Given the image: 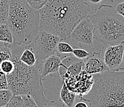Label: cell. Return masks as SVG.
I'll return each instance as SVG.
<instances>
[{"label": "cell", "instance_id": "obj_1", "mask_svg": "<svg viewBox=\"0 0 124 107\" xmlns=\"http://www.w3.org/2000/svg\"><path fill=\"white\" fill-rule=\"evenodd\" d=\"M91 8L84 0H48L40 9V30H45L64 41L75 26L87 17Z\"/></svg>", "mask_w": 124, "mask_h": 107}, {"label": "cell", "instance_id": "obj_2", "mask_svg": "<svg viewBox=\"0 0 124 107\" xmlns=\"http://www.w3.org/2000/svg\"><path fill=\"white\" fill-rule=\"evenodd\" d=\"M9 47L14 68L7 75L9 89L13 95H30L38 107H44L48 101L45 95L46 90L43 86L41 76L42 62L37 61L33 66H28L19 60L24 45L9 44Z\"/></svg>", "mask_w": 124, "mask_h": 107}, {"label": "cell", "instance_id": "obj_3", "mask_svg": "<svg viewBox=\"0 0 124 107\" xmlns=\"http://www.w3.org/2000/svg\"><path fill=\"white\" fill-rule=\"evenodd\" d=\"M93 78V86L81 100L88 107H124V71H106Z\"/></svg>", "mask_w": 124, "mask_h": 107}, {"label": "cell", "instance_id": "obj_4", "mask_svg": "<svg viewBox=\"0 0 124 107\" xmlns=\"http://www.w3.org/2000/svg\"><path fill=\"white\" fill-rule=\"evenodd\" d=\"M6 24L11 30L13 44L27 45L37 37L40 30V14L25 0H9Z\"/></svg>", "mask_w": 124, "mask_h": 107}, {"label": "cell", "instance_id": "obj_5", "mask_svg": "<svg viewBox=\"0 0 124 107\" xmlns=\"http://www.w3.org/2000/svg\"><path fill=\"white\" fill-rule=\"evenodd\" d=\"M88 17L94 26V38L103 45H117L124 41V18L116 12L114 6L101 4L95 14Z\"/></svg>", "mask_w": 124, "mask_h": 107}, {"label": "cell", "instance_id": "obj_6", "mask_svg": "<svg viewBox=\"0 0 124 107\" xmlns=\"http://www.w3.org/2000/svg\"><path fill=\"white\" fill-rule=\"evenodd\" d=\"M60 41L61 38L57 36L40 30L35 39L25 46L33 52L37 61L43 62L56 52L57 44Z\"/></svg>", "mask_w": 124, "mask_h": 107}, {"label": "cell", "instance_id": "obj_7", "mask_svg": "<svg viewBox=\"0 0 124 107\" xmlns=\"http://www.w3.org/2000/svg\"><path fill=\"white\" fill-rule=\"evenodd\" d=\"M94 26L88 17L83 19L73 29L69 37L64 41L75 48H90L93 46Z\"/></svg>", "mask_w": 124, "mask_h": 107}, {"label": "cell", "instance_id": "obj_8", "mask_svg": "<svg viewBox=\"0 0 124 107\" xmlns=\"http://www.w3.org/2000/svg\"><path fill=\"white\" fill-rule=\"evenodd\" d=\"M63 81L69 90L78 95L80 98L90 92L94 83L93 75L85 70H82L75 77L66 78Z\"/></svg>", "mask_w": 124, "mask_h": 107}, {"label": "cell", "instance_id": "obj_9", "mask_svg": "<svg viewBox=\"0 0 124 107\" xmlns=\"http://www.w3.org/2000/svg\"><path fill=\"white\" fill-rule=\"evenodd\" d=\"M124 47L122 43L108 46L103 52V60L109 70L118 71L124 55Z\"/></svg>", "mask_w": 124, "mask_h": 107}, {"label": "cell", "instance_id": "obj_10", "mask_svg": "<svg viewBox=\"0 0 124 107\" xmlns=\"http://www.w3.org/2000/svg\"><path fill=\"white\" fill-rule=\"evenodd\" d=\"M103 52L104 50H99L90 53V56L83 60V70L91 75L109 70L103 60Z\"/></svg>", "mask_w": 124, "mask_h": 107}, {"label": "cell", "instance_id": "obj_11", "mask_svg": "<svg viewBox=\"0 0 124 107\" xmlns=\"http://www.w3.org/2000/svg\"><path fill=\"white\" fill-rule=\"evenodd\" d=\"M66 56V55L61 54L56 51L54 54L43 60L41 62V76L42 79H44L49 75H59V68L61 66L65 68V66L62 63V59Z\"/></svg>", "mask_w": 124, "mask_h": 107}, {"label": "cell", "instance_id": "obj_12", "mask_svg": "<svg viewBox=\"0 0 124 107\" xmlns=\"http://www.w3.org/2000/svg\"><path fill=\"white\" fill-rule=\"evenodd\" d=\"M76 94L67 88L66 84L63 83L60 91V100L67 107H73Z\"/></svg>", "mask_w": 124, "mask_h": 107}, {"label": "cell", "instance_id": "obj_13", "mask_svg": "<svg viewBox=\"0 0 124 107\" xmlns=\"http://www.w3.org/2000/svg\"><path fill=\"white\" fill-rule=\"evenodd\" d=\"M84 68V61L83 60H81L79 62L72 64L67 68L64 75L61 77L62 79L66 78L75 77L81 73L83 68Z\"/></svg>", "mask_w": 124, "mask_h": 107}, {"label": "cell", "instance_id": "obj_14", "mask_svg": "<svg viewBox=\"0 0 124 107\" xmlns=\"http://www.w3.org/2000/svg\"><path fill=\"white\" fill-rule=\"evenodd\" d=\"M19 60L23 64L30 66H33L37 62V57L33 52L29 48H26L25 46L20 56Z\"/></svg>", "mask_w": 124, "mask_h": 107}, {"label": "cell", "instance_id": "obj_15", "mask_svg": "<svg viewBox=\"0 0 124 107\" xmlns=\"http://www.w3.org/2000/svg\"><path fill=\"white\" fill-rule=\"evenodd\" d=\"M0 41L13 44L12 33L6 23L0 24Z\"/></svg>", "mask_w": 124, "mask_h": 107}, {"label": "cell", "instance_id": "obj_16", "mask_svg": "<svg viewBox=\"0 0 124 107\" xmlns=\"http://www.w3.org/2000/svg\"><path fill=\"white\" fill-rule=\"evenodd\" d=\"M9 12V0H0V24L7 23Z\"/></svg>", "mask_w": 124, "mask_h": 107}, {"label": "cell", "instance_id": "obj_17", "mask_svg": "<svg viewBox=\"0 0 124 107\" xmlns=\"http://www.w3.org/2000/svg\"><path fill=\"white\" fill-rule=\"evenodd\" d=\"M73 50H74V48L69 43L66 41H60L57 44L56 52L61 54L66 55L72 53Z\"/></svg>", "mask_w": 124, "mask_h": 107}, {"label": "cell", "instance_id": "obj_18", "mask_svg": "<svg viewBox=\"0 0 124 107\" xmlns=\"http://www.w3.org/2000/svg\"><path fill=\"white\" fill-rule=\"evenodd\" d=\"M12 54L10 50L9 43H4L3 47L0 49V65L4 60H11Z\"/></svg>", "mask_w": 124, "mask_h": 107}, {"label": "cell", "instance_id": "obj_19", "mask_svg": "<svg viewBox=\"0 0 124 107\" xmlns=\"http://www.w3.org/2000/svg\"><path fill=\"white\" fill-rule=\"evenodd\" d=\"M12 96L13 94L9 89L0 90V107H5Z\"/></svg>", "mask_w": 124, "mask_h": 107}, {"label": "cell", "instance_id": "obj_20", "mask_svg": "<svg viewBox=\"0 0 124 107\" xmlns=\"http://www.w3.org/2000/svg\"><path fill=\"white\" fill-rule=\"evenodd\" d=\"M14 68V64L11 60H4L0 65V70L6 75L12 73Z\"/></svg>", "mask_w": 124, "mask_h": 107}, {"label": "cell", "instance_id": "obj_21", "mask_svg": "<svg viewBox=\"0 0 124 107\" xmlns=\"http://www.w3.org/2000/svg\"><path fill=\"white\" fill-rule=\"evenodd\" d=\"M4 107H23V99L21 95H13Z\"/></svg>", "mask_w": 124, "mask_h": 107}, {"label": "cell", "instance_id": "obj_22", "mask_svg": "<svg viewBox=\"0 0 124 107\" xmlns=\"http://www.w3.org/2000/svg\"><path fill=\"white\" fill-rule=\"evenodd\" d=\"M80 60H81V59L77 58L76 57H75L72 54V53H71V54H68L62 59V64L65 66V68L67 70V68H68L69 66H70L72 64H75V63L79 62Z\"/></svg>", "mask_w": 124, "mask_h": 107}, {"label": "cell", "instance_id": "obj_23", "mask_svg": "<svg viewBox=\"0 0 124 107\" xmlns=\"http://www.w3.org/2000/svg\"><path fill=\"white\" fill-rule=\"evenodd\" d=\"M25 1L32 8L38 11L42 8L48 1V0H25Z\"/></svg>", "mask_w": 124, "mask_h": 107}, {"label": "cell", "instance_id": "obj_24", "mask_svg": "<svg viewBox=\"0 0 124 107\" xmlns=\"http://www.w3.org/2000/svg\"><path fill=\"white\" fill-rule=\"evenodd\" d=\"M72 54L77 58L84 60L90 56V53L85 50L83 48H75L72 51Z\"/></svg>", "mask_w": 124, "mask_h": 107}, {"label": "cell", "instance_id": "obj_25", "mask_svg": "<svg viewBox=\"0 0 124 107\" xmlns=\"http://www.w3.org/2000/svg\"><path fill=\"white\" fill-rule=\"evenodd\" d=\"M22 97L23 99V107H38L35 100L30 95H22Z\"/></svg>", "mask_w": 124, "mask_h": 107}, {"label": "cell", "instance_id": "obj_26", "mask_svg": "<svg viewBox=\"0 0 124 107\" xmlns=\"http://www.w3.org/2000/svg\"><path fill=\"white\" fill-rule=\"evenodd\" d=\"M9 89L7 75L0 70V90Z\"/></svg>", "mask_w": 124, "mask_h": 107}, {"label": "cell", "instance_id": "obj_27", "mask_svg": "<svg viewBox=\"0 0 124 107\" xmlns=\"http://www.w3.org/2000/svg\"><path fill=\"white\" fill-rule=\"evenodd\" d=\"M85 2L90 6V7L92 8H95L97 9V8L100 6L104 0H84Z\"/></svg>", "mask_w": 124, "mask_h": 107}, {"label": "cell", "instance_id": "obj_28", "mask_svg": "<svg viewBox=\"0 0 124 107\" xmlns=\"http://www.w3.org/2000/svg\"><path fill=\"white\" fill-rule=\"evenodd\" d=\"M114 7L116 12L124 18V1L117 3Z\"/></svg>", "mask_w": 124, "mask_h": 107}, {"label": "cell", "instance_id": "obj_29", "mask_svg": "<svg viewBox=\"0 0 124 107\" xmlns=\"http://www.w3.org/2000/svg\"><path fill=\"white\" fill-rule=\"evenodd\" d=\"M44 107H64V106L54 101H48L47 104L44 106Z\"/></svg>", "mask_w": 124, "mask_h": 107}, {"label": "cell", "instance_id": "obj_30", "mask_svg": "<svg viewBox=\"0 0 124 107\" xmlns=\"http://www.w3.org/2000/svg\"><path fill=\"white\" fill-rule=\"evenodd\" d=\"M73 107H88V105L84 101H81V102L77 103Z\"/></svg>", "mask_w": 124, "mask_h": 107}, {"label": "cell", "instance_id": "obj_31", "mask_svg": "<svg viewBox=\"0 0 124 107\" xmlns=\"http://www.w3.org/2000/svg\"><path fill=\"white\" fill-rule=\"evenodd\" d=\"M122 43L123 44L124 47V41H123ZM118 71H124V55H123V59H122V62L121 65H120V68H119V70Z\"/></svg>", "mask_w": 124, "mask_h": 107}]
</instances>
